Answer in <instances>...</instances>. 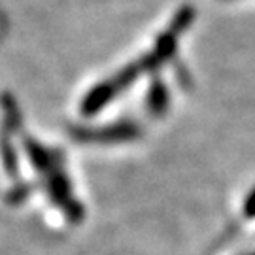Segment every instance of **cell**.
Segmentation results:
<instances>
[{
    "label": "cell",
    "mask_w": 255,
    "mask_h": 255,
    "mask_svg": "<svg viewBox=\"0 0 255 255\" xmlns=\"http://www.w3.org/2000/svg\"><path fill=\"white\" fill-rule=\"evenodd\" d=\"M149 108L153 110L155 114H163L164 108H166V104H168V93L164 89V85L161 83H157L151 87V91H149Z\"/></svg>",
    "instance_id": "6da1fadb"
},
{
    "label": "cell",
    "mask_w": 255,
    "mask_h": 255,
    "mask_svg": "<svg viewBox=\"0 0 255 255\" xmlns=\"http://www.w3.org/2000/svg\"><path fill=\"white\" fill-rule=\"evenodd\" d=\"M244 216L248 219L255 218V187L246 195V201H244Z\"/></svg>",
    "instance_id": "7a4b0ae2"
}]
</instances>
